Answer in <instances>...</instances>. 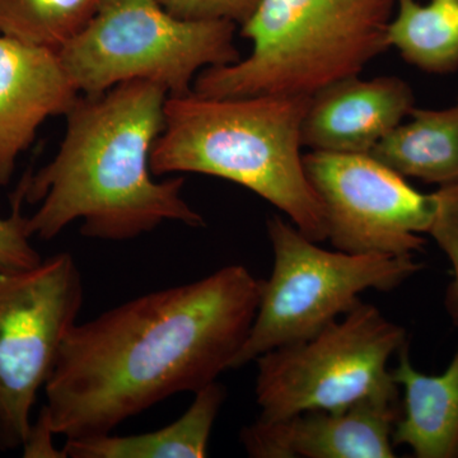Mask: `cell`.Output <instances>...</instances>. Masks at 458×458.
I'll return each instance as SVG.
<instances>
[{
	"mask_svg": "<svg viewBox=\"0 0 458 458\" xmlns=\"http://www.w3.org/2000/svg\"><path fill=\"white\" fill-rule=\"evenodd\" d=\"M303 165L324 208L327 240L336 250L388 256L423 250L433 194H421L370 155L311 150Z\"/></svg>",
	"mask_w": 458,
	"mask_h": 458,
	"instance_id": "9",
	"label": "cell"
},
{
	"mask_svg": "<svg viewBox=\"0 0 458 458\" xmlns=\"http://www.w3.org/2000/svg\"><path fill=\"white\" fill-rule=\"evenodd\" d=\"M304 96H168L150 153L153 176L203 174L228 180L278 208L315 242L327 240L324 208L301 153Z\"/></svg>",
	"mask_w": 458,
	"mask_h": 458,
	"instance_id": "3",
	"label": "cell"
},
{
	"mask_svg": "<svg viewBox=\"0 0 458 458\" xmlns=\"http://www.w3.org/2000/svg\"><path fill=\"white\" fill-rule=\"evenodd\" d=\"M267 234L273 270L262 280L254 324L232 369L315 336L357 306L363 292L393 291L423 269L414 255L328 251L278 216L267 221Z\"/></svg>",
	"mask_w": 458,
	"mask_h": 458,
	"instance_id": "6",
	"label": "cell"
},
{
	"mask_svg": "<svg viewBox=\"0 0 458 458\" xmlns=\"http://www.w3.org/2000/svg\"><path fill=\"white\" fill-rule=\"evenodd\" d=\"M82 274L62 252L0 276V448L22 447L38 390L82 309Z\"/></svg>",
	"mask_w": 458,
	"mask_h": 458,
	"instance_id": "8",
	"label": "cell"
},
{
	"mask_svg": "<svg viewBox=\"0 0 458 458\" xmlns=\"http://www.w3.org/2000/svg\"><path fill=\"white\" fill-rule=\"evenodd\" d=\"M194 394V401L182 417L155 432L128 437L107 433L66 439L63 450L71 458L207 457L210 434L225 403V390L216 381Z\"/></svg>",
	"mask_w": 458,
	"mask_h": 458,
	"instance_id": "14",
	"label": "cell"
},
{
	"mask_svg": "<svg viewBox=\"0 0 458 458\" xmlns=\"http://www.w3.org/2000/svg\"><path fill=\"white\" fill-rule=\"evenodd\" d=\"M25 194L22 179L12 195L11 216L0 218V276L33 269L42 262L41 255L31 245L29 218L22 214Z\"/></svg>",
	"mask_w": 458,
	"mask_h": 458,
	"instance_id": "19",
	"label": "cell"
},
{
	"mask_svg": "<svg viewBox=\"0 0 458 458\" xmlns=\"http://www.w3.org/2000/svg\"><path fill=\"white\" fill-rule=\"evenodd\" d=\"M174 16L188 20H227L242 26L260 0H159Z\"/></svg>",
	"mask_w": 458,
	"mask_h": 458,
	"instance_id": "20",
	"label": "cell"
},
{
	"mask_svg": "<svg viewBox=\"0 0 458 458\" xmlns=\"http://www.w3.org/2000/svg\"><path fill=\"white\" fill-rule=\"evenodd\" d=\"M387 45L426 73H454L458 69V0H430L428 4L396 0Z\"/></svg>",
	"mask_w": 458,
	"mask_h": 458,
	"instance_id": "16",
	"label": "cell"
},
{
	"mask_svg": "<svg viewBox=\"0 0 458 458\" xmlns=\"http://www.w3.org/2000/svg\"><path fill=\"white\" fill-rule=\"evenodd\" d=\"M53 429L49 419L41 410L40 417L36 423L31 424L26 441L23 443V456L29 458H65L64 450H57L53 445Z\"/></svg>",
	"mask_w": 458,
	"mask_h": 458,
	"instance_id": "21",
	"label": "cell"
},
{
	"mask_svg": "<svg viewBox=\"0 0 458 458\" xmlns=\"http://www.w3.org/2000/svg\"><path fill=\"white\" fill-rule=\"evenodd\" d=\"M261 284L243 265H229L75 325L45 385L42 410L54 434L111 433L174 394L216 382L249 335Z\"/></svg>",
	"mask_w": 458,
	"mask_h": 458,
	"instance_id": "1",
	"label": "cell"
},
{
	"mask_svg": "<svg viewBox=\"0 0 458 458\" xmlns=\"http://www.w3.org/2000/svg\"><path fill=\"white\" fill-rule=\"evenodd\" d=\"M396 0H260L241 35L243 59L198 74L204 98L304 96L360 75L388 49Z\"/></svg>",
	"mask_w": 458,
	"mask_h": 458,
	"instance_id": "4",
	"label": "cell"
},
{
	"mask_svg": "<svg viewBox=\"0 0 458 458\" xmlns=\"http://www.w3.org/2000/svg\"><path fill=\"white\" fill-rule=\"evenodd\" d=\"M397 354L391 376L403 388V400L394 445H408L417 458H458V349L439 376L414 369L408 344Z\"/></svg>",
	"mask_w": 458,
	"mask_h": 458,
	"instance_id": "13",
	"label": "cell"
},
{
	"mask_svg": "<svg viewBox=\"0 0 458 458\" xmlns=\"http://www.w3.org/2000/svg\"><path fill=\"white\" fill-rule=\"evenodd\" d=\"M411 122L379 141L373 158L405 179L447 186L458 182V98L445 110L412 108Z\"/></svg>",
	"mask_w": 458,
	"mask_h": 458,
	"instance_id": "15",
	"label": "cell"
},
{
	"mask_svg": "<svg viewBox=\"0 0 458 458\" xmlns=\"http://www.w3.org/2000/svg\"><path fill=\"white\" fill-rule=\"evenodd\" d=\"M236 23L174 16L159 0H98L87 25L59 50L81 95L149 81L170 96L192 92L198 74L241 59Z\"/></svg>",
	"mask_w": 458,
	"mask_h": 458,
	"instance_id": "5",
	"label": "cell"
},
{
	"mask_svg": "<svg viewBox=\"0 0 458 458\" xmlns=\"http://www.w3.org/2000/svg\"><path fill=\"white\" fill-rule=\"evenodd\" d=\"M98 0H0V35L59 51L95 13Z\"/></svg>",
	"mask_w": 458,
	"mask_h": 458,
	"instance_id": "17",
	"label": "cell"
},
{
	"mask_svg": "<svg viewBox=\"0 0 458 458\" xmlns=\"http://www.w3.org/2000/svg\"><path fill=\"white\" fill-rule=\"evenodd\" d=\"M434 216L428 233L445 252L452 265L454 278L445 291L448 315L458 327V182L433 192Z\"/></svg>",
	"mask_w": 458,
	"mask_h": 458,
	"instance_id": "18",
	"label": "cell"
},
{
	"mask_svg": "<svg viewBox=\"0 0 458 458\" xmlns=\"http://www.w3.org/2000/svg\"><path fill=\"white\" fill-rule=\"evenodd\" d=\"M414 107V92L399 77L345 78L311 96L301 141L316 152L369 155Z\"/></svg>",
	"mask_w": 458,
	"mask_h": 458,
	"instance_id": "12",
	"label": "cell"
},
{
	"mask_svg": "<svg viewBox=\"0 0 458 458\" xmlns=\"http://www.w3.org/2000/svg\"><path fill=\"white\" fill-rule=\"evenodd\" d=\"M403 412L400 394H376L339 411L311 410L243 428L252 458H393V433Z\"/></svg>",
	"mask_w": 458,
	"mask_h": 458,
	"instance_id": "10",
	"label": "cell"
},
{
	"mask_svg": "<svg viewBox=\"0 0 458 458\" xmlns=\"http://www.w3.org/2000/svg\"><path fill=\"white\" fill-rule=\"evenodd\" d=\"M408 333L377 307L360 302L315 336L256 360L260 419L279 420L311 411H339L376 394H399L387 364Z\"/></svg>",
	"mask_w": 458,
	"mask_h": 458,
	"instance_id": "7",
	"label": "cell"
},
{
	"mask_svg": "<svg viewBox=\"0 0 458 458\" xmlns=\"http://www.w3.org/2000/svg\"><path fill=\"white\" fill-rule=\"evenodd\" d=\"M80 96L59 51L0 35V186L42 123L65 116Z\"/></svg>",
	"mask_w": 458,
	"mask_h": 458,
	"instance_id": "11",
	"label": "cell"
},
{
	"mask_svg": "<svg viewBox=\"0 0 458 458\" xmlns=\"http://www.w3.org/2000/svg\"><path fill=\"white\" fill-rule=\"evenodd\" d=\"M168 96L161 84L131 81L78 98L56 155L23 176L27 203H41L29 218L32 237L53 240L80 219L83 236L102 241L135 240L165 222L204 227L182 198L185 179L156 181L150 171Z\"/></svg>",
	"mask_w": 458,
	"mask_h": 458,
	"instance_id": "2",
	"label": "cell"
}]
</instances>
